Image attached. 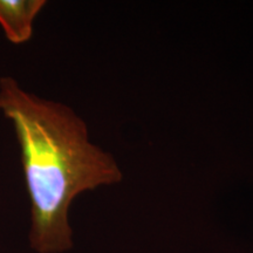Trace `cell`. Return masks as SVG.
I'll use <instances>...</instances> for the list:
<instances>
[{
  "instance_id": "obj_1",
  "label": "cell",
  "mask_w": 253,
  "mask_h": 253,
  "mask_svg": "<svg viewBox=\"0 0 253 253\" xmlns=\"http://www.w3.org/2000/svg\"><path fill=\"white\" fill-rule=\"evenodd\" d=\"M0 112L13 123L31 202V248L63 253L73 248L69 208L79 195L119 184L123 172L108 151L91 143L88 126L71 107L0 79Z\"/></svg>"
},
{
  "instance_id": "obj_2",
  "label": "cell",
  "mask_w": 253,
  "mask_h": 253,
  "mask_svg": "<svg viewBox=\"0 0 253 253\" xmlns=\"http://www.w3.org/2000/svg\"><path fill=\"white\" fill-rule=\"evenodd\" d=\"M46 4L45 0H0V26L6 39L14 45L30 41L34 19Z\"/></svg>"
}]
</instances>
